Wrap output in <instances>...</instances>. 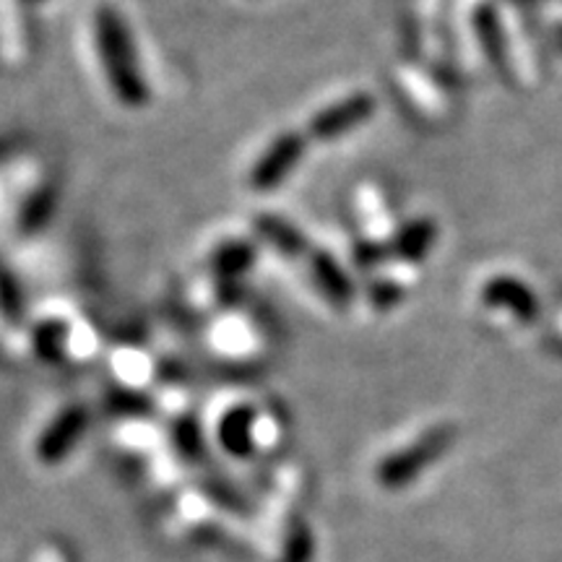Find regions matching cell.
Returning <instances> with one entry per match:
<instances>
[{
	"instance_id": "1",
	"label": "cell",
	"mask_w": 562,
	"mask_h": 562,
	"mask_svg": "<svg viewBox=\"0 0 562 562\" xmlns=\"http://www.w3.org/2000/svg\"><path fill=\"white\" fill-rule=\"evenodd\" d=\"M94 42L102 70L117 102L131 110L146 108L151 97L149 83L138 68L136 45H133L128 24L112 5H100L94 13Z\"/></svg>"
},
{
	"instance_id": "2",
	"label": "cell",
	"mask_w": 562,
	"mask_h": 562,
	"mask_svg": "<svg viewBox=\"0 0 562 562\" xmlns=\"http://www.w3.org/2000/svg\"><path fill=\"white\" fill-rule=\"evenodd\" d=\"M456 430L451 425H440L427 430L417 442L404 448L402 453L391 456L381 467V482L385 487H406V484L417 480L430 463L440 459L448 448L453 446Z\"/></svg>"
},
{
	"instance_id": "3",
	"label": "cell",
	"mask_w": 562,
	"mask_h": 562,
	"mask_svg": "<svg viewBox=\"0 0 562 562\" xmlns=\"http://www.w3.org/2000/svg\"><path fill=\"white\" fill-rule=\"evenodd\" d=\"M305 154V138L300 133L286 131L271 140V146L258 157L250 170V188L256 193H271L294 172Z\"/></svg>"
},
{
	"instance_id": "4",
	"label": "cell",
	"mask_w": 562,
	"mask_h": 562,
	"mask_svg": "<svg viewBox=\"0 0 562 562\" xmlns=\"http://www.w3.org/2000/svg\"><path fill=\"white\" fill-rule=\"evenodd\" d=\"M378 102L372 100L368 91H357L339 100L336 104L323 108L318 115L311 121V136L315 140H334L347 136V133L357 131L375 115Z\"/></svg>"
},
{
	"instance_id": "5",
	"label": "cell",
	"mask_w": 562,
	"mask_h": 562,
	"mask_svg": "<svg viewBox=\"0 0 562 562\" xmlns=\"http://www.w3.org/2000/svg\"><path fill=\"white\" fill-rule=\"evenodd\" d=\"M311 273L315 279V286H318L323 297L331 302V305L347 307L351 297H355V286H351L347 271L326 250L311 252Z\"/></svg>"
},
{
	"instance_id": "6",
	"label": "cell",
	"mask_w": 562,
	"mask_h": 562,
	"mask_svg": "<svg viewBox=\"0 0 562 562\" xmlns=\"http://www.w3.org/2000/svg\"><path fill=\"white\" fill-rule=\"evenodd\" d=\"M83 427H87V414L81 409H68L63 412L58 419L47 427L45 435L40 440V456L45 461H60V456H66L74 442L79 440Z\"/></svg>"
},
{
	"instance_id": "7",
	"label": "cell",
	"mask_w": 562,
	"mask_h": 562,
	"mask_svg": "<svg viewBox=\"0 0 562 562\" xmlns=\"http://www.w3.org/2000/svg\"><path fill=\"white\" fill-rule=\"evenodd\" d=\"M256 229H258V235H261L263 240L271 245V248H277L281 252V256L300 258L307 252L305 235H302L294 224L281 220V216H271V214L258 216Z\"/></svg>"
},
{
	"instance_id": "8",
	"label": "cell",
	"mask_w": 562,
	"mask_h": 562,
	"mask_svg": "<svg viewBox=\"0 0 562 562\" xmlns=\"http://www.w3.org/2000/svg\"><path fill=\"white\" fill-rule=\"evenodd\" d=\"M432 240H435V227L430 222L425 220L412 222L398 232L396 240H393L391 252L396 258H402V261H422V258L427 256V250H430Z\"/></svg>"
},
{
	"instance_id": "9",
	"label": "cell",
	"mask_w": 562,
	"mask_h": 562,
	"mask_svg": "<svg viewBox=\"0 0 562 562\" xmlns=\"http://www.w3.org/2000/svg\"><path fill=\"white\" fill-rule=\"evenodd\" d=\"M55 203H58V191H55L53 186L40 188V191L24 203V209H21L19 229L24 232V235H34V232H40L47 222H50Z\"/></svg>"
},
{
	"instance_id": "10",
	"label": "cell",
	"mask_w": 562,
	"mask_h": 562,
	"mask_svg": "<svg viewBox=\"0 0 562 562\" xmlns=\"http://www.w3.org/2000/svg\"><path fill=\"white\" fill-rule=\"evenodd\" d=\"M256 263V248L248 243H229L222 245L211 258V269L222 277H237V273L248 271Z\"/></svg>"
},
{
	"instance_id": "11",
	"label": "cell",
	"mask_w": 562,
	"mask_h": 562,
	"mask_svg": "<svg viewBox=\"0 0 562 562\" xmlns=\"http://www.w3.org/2000/svg\"><path fill=\"white\" fill-rule=\"evenodd\" d=\"M250 425H252V412L237 409L227 414L222 425V440L224 446L232 448V451H245L250 442Z\"/></svg>"
},
{
	"instance_id": "12",
	"label": "cell",
	"mask_w": 562,
	"mask_h": 562,
	"mask_svg": "<svg viewBox=\"0 0 562 562\" xmlns=\"http://www.w3.org/2000/svg\"><path fill=\"white\" fill-rule=\"evenodd\" d=\"M34 339H37V349L42 355H58L63 341H66V331L60 326H42Z\"/></svg>"
},
{
	"instance_id": "13",
	"label": "cell",
	"mask_w": 562,
	"mask_h": 562,
	"mask_svg": "<svg viewBox=\"0 0 562 562\" xmlns=\"http://www.w3.org/2000/svg\"><path fill=\"white\" fill-rule=\"evenodd\" d=\"M21 3H32V5H37V3H45V0H21Z\"/></svg>"
}]
</instances>
